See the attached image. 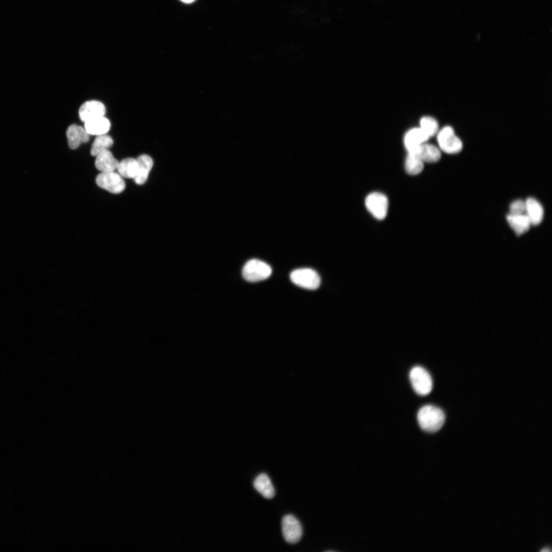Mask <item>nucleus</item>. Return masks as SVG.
Masks as SVG:
<instances>
[{
    "mask_svg": "<svg viewBox=\"0 0 552 552\" xmlns=\"http://www.w3.org/2000/svg\"><path fill=\"white\" fill-rule=\"evenodd\" d=\"M271 272V268L268 264L255 259L248 261L242 269L243 278L251 282L265 280L269 277Z\"/></svg>",
    "mask_w": 552,
    "mask_h": 552,
    "instance_id": "obj_3",
    "label": "nucleus"
},
{
    "mask_svg": "<svg viewBox=\"0 0 552 552\" xmlns=\"http://www.w3.org/2000/svg\"><path fill=\"white\" fill-rule=\"evenodd\" d=\"M97 185L108 192L118 194L125 188V182L122 177L114 171L101 172L96 177Z\"/></svg>",
    "mask_w": 552,
    "mask_h": 552,
    "instance_id": "obj_7",
    "label": "nucleus"
},
{
    "mask_svg": "<svg viewBox=\"0 0 552 552\" xmlns=\"http://www.w3.org/2000/svg\"><path fill=\"white\" fill-rule=\"evenodd\" d=\"M283 537L290 544L297 543L302 536V527L299 521L292 515H285L282 519Z\"/></svg>",
    "mask_w": 552,
    "mask_h": 552,
    "instance_id": "obj_8",
    "label": "nucleus"
},
{
    "mask_svg": "<svg viewBox=\"0 0 552 552\" xmlns=\"http://www.w3.org/2000/svg\"><path fill=\"white\" fill-rule=\"evenodd\" d=\"M365 205L369 212L376 219L382 220L387 215L388 199L382 193L373 192L367 196Z\"/></svg>",
    "mask_w": 552,
    "mask_h": 552,
    "instance_id": "obj_6",
    "label": "nucleus"
},
{
    "mask_svg": "<svg viewBox=\"0 0 552 552\" xmlns=\"http://www.w3.org/2000/svg\"><path fill=\"white\" fill-rule=\"evenodd\" d=\"M436 136L439 149L446 153L456 154L463 149L462 141L450 126H445L439 130Z\"/></svg>",
    "mask_w": 552,
    "mask_h": 552,
    "instance_id": "obj_2",
    "label": "nucleus"
},
{
    "mask_svg": "<svg viewBox=\"0 0 552 552\" xmlns=\"http://www.w3.org/2000/svg\"><path fill=\"white\" fill-rule=\"evenodd\" d=\"M110 128L109 120L104 116L95 118L84 122V128L89 135L106 134Z\"/></svg>",
    "mask_w": 552,
    "mask_h": 552,
    "instance_id": "obj_13",
    "label": "nucleus"
},
{
    "mask_svg": "<svg viewBox=\"0 0 552 552\" xmlns=\"http://www.w3.org/2000/svg\"><path fill=\"white\" fill-rule=\"evenodd\" d=\"M415 154H416L424 163L436 162L440 159L441 156L439 148L426 142L421 144Z\"/></svg>",
    "mask_w": 552,
    "mask_h": 552,
    "instance_id": "obj_17",
    "label": "nucleus"
},
{
    "mask_svg": "<svg viewBox=\"0 0 552 552\" xmlns=\"http://www.w3.org/2000/svg\"><path fill=\"white\" fill-rule=\"evenodd\" d=\"M113 143V140L106 134L97 135L91 147L92 156H97L101 152L107 150Z\"/></svg>",
    "mask_w": 552,
    "mask_h": 552,
    "instance_id": "obj_20",
    "label": "nucleus"
},
{
    "mask_svg": "<svg viewBox=\"0 0 552 552\" xmlns=\"http://www.w3.org/2000/svg\"><path fill=\"white\" fill-rule=\"evenodd\" d=\"M541 551H544H544H549V550L548 549H542V550H541Z\"/></svg>",
    "mask_w": 552,
    "mask_h": 552,
    "instance_id": "obj_25",
    "label": "nucleus"
},
{
    "mask_svg": "<svg viewBox=\"0 0 552 552\" xmlns=\"http://www.w3.org/2000/svg\"><path fill=\"white\" fill-rule=\"evenodd\" d=\"M525 214L528 217L531 224H539L544 217V210L541 203L536 199L529 197L525 201Z\"/></svg>",
    "mask_w": 552,
    "mask_h": 552,
    "instance_id": "obj_12",
    "label": "nucleus"
},
{
    "mask_svg": "<svg viewBox=\"0 0 552 552\" xmlns=\"http://www.w3.org/2000/svg\"><path fill=\"white\" fill-rule=\"evenodd\" d=\"M419 124V127L429 138L436 135L439 130L438 121L430 116L422 117Z\"/></svg>",
    "mask_w": 552,
    "mask_h": 552,
    "instance_id": "obj_22",
    "label": "nucleus"
},
{
    "mask_svg": "<svg viewBox=\"0 0 552 552\" xmlns=\"http://www.w3.org/2000/svg\"><path fill=\"white\" fill-rule=\"evenodd\" d=\"M510 214H521L525 213V201L521 199L515 200L510 205Z\"/></svg>",
    "mask_w": 552,
    "mask_h": 552,
    "instance_id": "obj_23",
    "label": "nucleus"
},
{
    "mask_svg": "<svg viewBox=\"0 0 552 552\" xmlns=\"http://www.w3.org/2000/svg\"><path fill=\"white\" fill-rule=\"evenodd\" d=\"M96 156L95 166L101 172L114 171L117 169L119 162L108 149L101 152Z\"/></svg>",
    "mask_w": 552,
    "mask_h": 552,
    "instance_id": "obj_14",
    "label": "nucleus"
},
{
    "mask_svg": "<svg viewBox=\"0 0 552 552\" xmlns=\"http://www.w3.org/2000/svg\"><path fill=\"white\" fill-rule=\"evenodd\" d=\"M406 171L410 175H417L422 172L424 162L415 153H408L405 162Z\"/></svg>",
    "mask_w": 552,
    "mask_h": 552,
    "instance_id": "obj_21",
    "label": "nucleus"
},
{
    "mask_svg": "<svg viewBox=\"0 0 552 552\" xmlns=\"http://www.w3.org/2000/svg\"><path fill=\"white\" fill-rule=\"evenodd\" d=\"M66 133L68 146L72 149H76L81 143H86L89 140V134L85 129L76 124L70 125Z\"/></svg>",
    "mask_w": 552,
    "mask_h": 552,
    "instance_id": "obj_11",
    "label": "nucleus"
},
{
    "mask_svg": "<svg viewBox=\"0 0 552 552\" xmlns=\"http://www.w3.org/2000/svg\"><path fill=\"white\" fill-rule=\"evenodd\" d=\"M507 221L517 235H521L526 233L532 225L531 223L524 214H509L507 216Z\"/></svg>",
    "mask_w": 552,
    "mask_h": 552,
    "instance_id": "obj_16",
    "label": "nucleus"
},
{
    "mask_svg": "<svg viewBox=\"0 0 552 552\" xmlns=\"http://www.w3.org/2000/svg\"><path fill=\"white\" fill-rule=\"evenodd\" d=\"M254 486L257 491L266 498L271 499L274 496L273 487L269 478L265 473H261L256 478Z\"/></svg>",
    "mask_w": 552,
    "mask_h": 552,
    "instance_id": "obj_18",
    "label": "nucleus"
},
{
    "mask_svg": "<svg viewBox=\"0 0 552 552\" xmlns=\"http://www.w3.org/2000/svg\"><path fill=\"white\" fill-rule=\"evenodd\" d=\"M136 160L138 169L133 179L136 184L142 185L148 178L149 173L153 166V162L149 155L146 154L141 155Z\"/></svg>",
    "mask_w": 552,
    "mask_h": 552,
    "instance_id": "obj_15",
    "label": "nucleus"
},
{
    "mask_svg": "<svg viewBox=\"0 0 552 552\" xmlns=\"http://www.w3.org/2000/svg\"><path fill=\"white\" fill-rule=\"evenodd\" d=\"M138 169L136 159L127 158L119 163L117 170L119 174L126 178H133L136 175Z\"/></svg>",
    "mask_w": 552,
    "mask_h": 552,
    "instance_id": "obj_19",
    "label": "nucleus"
},
{
    "mask_svg": "<svg viewBox=\"0 0 552 552\" xmlns=\"http://www.w3.org/2000/svg\"><path fill=\"white\" fill-rule=\"evenodd\" d=\"M290 279L295 285L310 290L317 289L320 283V279L318 273L310 268H301L293 270L290 274Z\"/></svg>",
    "mask_w": 552,
    "mask_h": 552,
    "instance_id": "obj_5",
    "label": "nucleus"
},
{
    "mask_svg": "<svg viewBox=\"0 0 552 552\" xmlns=\"http://www.w3.org/2000/svg\"><path fill=\"white\" fill-rule=\"evenodd\" d=\"M418 421L421 428L428 432L439 431L444 424L445 416L440 408L433 405L422 407L418 413Z\"/></svg>",
    "mask_w": 552,
    "mask_h": 552,
    "instance_id": "obj_1",
    "label": "nucleus"
},
{
    "mask_svg": "<svg viewBox=\"0 0 552 552\" xmlns=\"http://www.w3.org/2000/svg\"><path fill=\"white\" fill-rule=\"evenodd\" d=\"M409 378L415 391L421 396L429 394L432 389V380L428 372L421 366L413 367Z\"/></svg>",
    "mask_w": 552,
    "mask_h": 552,
    "instance_id": "obj_4",
    "label": "nucleus"
},
{
    "mask_svg": "<svg viewBox=\"0 0 552 552\" xmlns=\"http://www.w3.org/2000/svg\"><path fill=\"white\" fill-rule=\"evenodd\" d=\"M180 1H181V2H182L185 3L189 4V3H193L195 0H180Z\"/></svg>",
    "mask_w": 552,
    "mask_h": 552,
    "instance_id": "obj_24",
    "label": "nucleus"
},
{
    "mask_svg": "<svg viewBox=\"0 0 552 552\" xmlns=\"http://www.w3.org/2000/svg\"><path fill=\"white\" fill-rule=\"evenodd\" d=\"M430 138L419 127L408 130L404 137V144L408 153H415L419 147Z\"/></svg>",
    "mask_w": 552,
    "mask_h": 552,
    "instance_id": "obj_10",
    "label": "nucleus"
},
{
    "mask_svg": "<svg viewBox=\"0 0 552 552\" xmlns=\"http://www.w3.org/2000/svg\"><path fill=\"white\" fill-rule=\"evenodd\" d=\"M106 112L105 105L97 100H90L84 102L80 107L79 116L80 120L85 122L90 119L103 117Z\"/></svg>",
    "mask_w": 552,
    "mask_h": 552,
    "instance_id": "obj_9",
    "label": "nucleus"
}]
</instances>
